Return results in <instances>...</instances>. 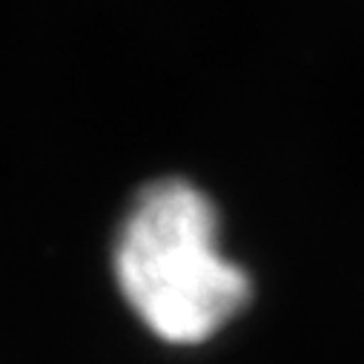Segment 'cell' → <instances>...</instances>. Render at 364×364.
Returning <instances> with one entry per match:
<instances>
[{"label":"cell","instance_id":"1","mask_svg":"<svg viewBox=\"0 0 364 364\" xmlns=\"http://www.w3.org/2000/svg\"><path fill=\"white\" fill-rule=\"evenodd\" d=\"M121 296L166 344H204L252 299L250 276L221 252L213 201L187 181L146 187L115 244Z\"/></svg>","mask_w":364,"mask_h":364}]
</instances>
